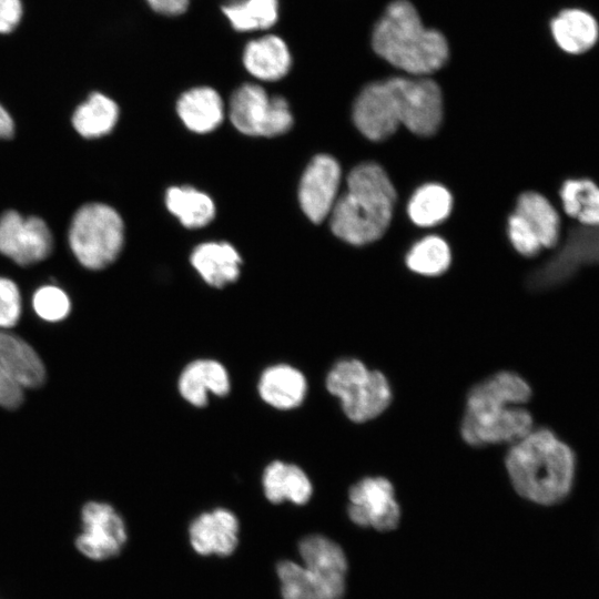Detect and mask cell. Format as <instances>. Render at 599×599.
Here are the masks:
<instances>
[{
    "label": "cell",
    "mask_w": 599,
    "mask_h": 599,
    "mask_svg": "<svg viewBox=\"0 0 599 599\" xmlns=\"http://www.w3.org/2000/svg\"><path fill=\"white\" fill-rule=\"evenodd\" d=\"M531 395L529 383L512 370L497 372L475 384L466 397L461 438L474 447L521 439L534 429L532 415L522 406Z\"/></svg>",
    "instance_id": "obj_1"
},
{
    "label": "cell",
    "mask_w": 599,
    "mask_h": 599,
    "mask_svg": "<svg viewBox=\"0 0 599 599\" xmlns=\"http://www.w3.org/2000/svg\"><path fill=\"white\" fill-rule=\"evenodd\" d=\"M505 466L514 489L522 498L550 506L570 493L576 476V454L549 428H534L511 444Z\"/></svg>",
    "instance_id": "obj_2"
},
{
    "label": "cell",
    "mask_w": 599,
    "mask_h": 599,
    "mask_svg": "<svg viewBox=\"0 0 599 599\" xmlns=\"http://www.w3.org/2000/svg\"><path fill=\"white\" fill-rule=\"evenodd\" d=\"M347 189L331 212L333 233L353 245L378 240L389 225L396 201L386 172L376 163H362L349 172Z\"/></svg>",
    "instance_id": "obj_3"
},
{
    "label": "cell",
    "mask_w": 599,
    "mask_h": 599,
    "mask_svg": "<svg viewBox=\"0 0 599 599\" xmlns=\"http://www.w3.org/2000/svg\"><path fill=\"white\" fill-rule=\"evenodd\" d=\"M374 51L390 64L412 74H427L448 59V43L435 29L423 26L407 0L390 2L374 27Z\"/></svg>",
    "instance_id": "obj_4"
},
{
    "label": "cell",
    "mask_w": 599,
    "mask_h": 599,
    "mask_svg": "<svg viewBox=\"0 0 599 599\" xmlns=\"http://www.w3.org/2000/svg\"><path fill=\"white\" fill-rule=\"evenodd\" d=\"M325 386L339 399L347 418L355 423L379 416L392 400L386 376L379 370L368 369L357 358L337 361L326 376Z\"/></svg>",
    "instance_id": "obj_5"
},
{
    "label": "cell",
    "mask_w": 599,
    "mask_h": 599,
    "mask_svg": "<svg viewBox=\"0 0 599 599\" xmlns=\"http://www.w3.org/2000/svg\"><path fill=\"white\" fill-rule=\"evenodd\" d=\"M124 225L120 214L103 203H88L74 214L69 243L77 260L87 268L102 270L120 254Z\"/></svg>",
    "instance_id": "obj_6"
},
{
    "label": "cell",
    "mask_w": 599,
    "mask_h": 599,
    "mask_svg": "<svg viewBox=\"0 0 599 599\" xmlns=\"http://www.w3.org/2000/svg\"><path fill=\"white\" fill-rule=\"evenodd\" d=\"M554 254L528 277L534 292L569 284L581 271L599 268V226H583L562 216V236Z\"/></svg>",
    "instance_id": "obj_7"
},
{
    "label": "cell",
    "mask_w": 599,
    "mask_h": 599,
    "mask_svg": "<svg viewBox=\"0 0 599 599\" xmlns=\"http://www.w3.org/2000/svg\"><path fill=\"white\" fill-rule=\"evenodd\" d=\"M229 113L233 125L246 135L275 136L293 125L287 101L281 95L270 97L254 83H244L233 92Z\"/></svg>",
    "instance_id": "obj_8"
},
{
    "label": "cell",
    "mask_w": 599,
    "mask_h": 599,
    "mask_svg": "<svg viewBox=\"0 0 599 599\" xmlns=\"http://www.w3.org/2000/svg\"><path fill=\"white\" fill-rule=\"evenodd\" d=\"M393 93L399 123L415 134H434L443 119L441 91L429 79L392 78L387 80Z\"/></svg>",
    "instance_id": "obj_9"
},
{
    "label": "cell",
    "mask_w": 599,
    "mask_h": 599,
    "mask_svg": "<svg viewBox=\"0 0 599 599\" xmlns=\"http://www.w3.org/2000/svg\"><path fill=\"white\" fill-rule=\"evenodd\" d=\"M348 499L347 512L354 524L378 531L397 527L400 509L388 479L380 476L362 478L349 488Z\"/></svg>",
    "instance_id": "obj_10"
},
{
    "label": "cell",
    "mask_w": 599,
    "mask_h": 599,
    "mask_svg": "<svg viewBox=\"0 0 599 599\" xmlns=\"http://www.w3.org/2000/svg\"><path fill=\"white\" fill-rule=\"evenodd\" d=\"M53 238L45 222L24 217L16 211L0 216V253L21 266L44 260L52 251Z\"/></svg>",
    "instance_id": "obj_11"
},
{
    "label": "cell",
    "mask_w": 599,
    "mask_h": 599,
    "mask_svg": "<svg viewBox=\"0 0 599 599\" xmlns=\"http://www.w3.org/2000/svg\"><path fill=\"white\" fill-rule=\"evenodd\" d=\"M83 531L75 546L81 554L92 560L115 557L126 541V529L122 517L106 504L89 501L81 512Z\"/></svg>",
    "instance_id": "obj_12"
},
{
    "label": "cell",
    "mask_w": 599,
    "mask_h": 599,
    "mask_svg": "<svg viewBox=\"0 0 599 599\" xmlns=\"http://www.w3.org/2000/svg\"><path fill=\"white\" fill-rule=\"evenodd\" d=\"M339 181V164L331 155L319 154L309 162L301 179L298 201L312 222L321 223L331 214Z\"/></svg>",
    "instance_id": "obj_13"
},
{
    "label": "cell",
    "mask_w": 599,
    "mask_h": 599,
    "mask_svg": "<svg viewBox=\"0 0 599 599\" xmlns=\"http://www.w3.org/2000/svg\"><path fill=\"white\" fill-rule=\"evenodd\" d=\"M353 120L362 134L373 141H382L396 131L399 120L387 80L369 83L361 91Z\"/></svg>",
    "instance_id": "obj_14"
},
{
    "label": "cell",
    "mask_w": 599,
    "mask_h": 599,
    "mask_svg": "<svg viewBox=\"0 0 599 599\" xmlns=\"http://www.w3.org/2000/svg\"><path fill=\"white\" fill-rule=\"evenodd\" d=\"M554 43L567 57L579 58L590 53L599 44V21L589 10L566 7L549 22Z\"/></svg>",
    "instance_id": "obj_15"
},
{
    "label": "cell",
    "mask_w": 599,
    "mask_h": 599,
    "mask_svg": "<svg viewBox=\"0 0 599 599\" xmlns=\"http://www.w3.org/2000/svg\"><path fill=\"white\" fill-rule=\"evenodd\" d=\"M240 524L236 516L216 508L197 516L190 525L192 548L200 555L230 556L238 544Z\"/></svg>",
    "instance_id": "obj_16"
},
{
    "label": "cell",
    "mask_w": 599,
    "mask_h": 599,
    "mask_svg": "<svg viewBox=\"0 0 599 599\" xmlns=\"http://www.w3.org/2000/svg\"><path fill=\"white\" fill-rule=\"evenodd\" d=\"M283 599H342L345 580L326 577L304 565L282 560L276 566Z\"/></svg>",
    "instance_id": "obj_17"
},
{
    "label": "cell",
    "mask_w": 599,
    "mask_h": 599,
    "mask_svg": "<svg viewBox=\"0 0 599 599\" xmlns=\"http://www.w3.org/2000/svg\"><path fill=\"white\" fill-rule=\"evenodd\" d=\"M180 395L195 407H204L210 394L225 396L231 389V379L224 365L215 359L201 358L189 363L177 380Z\"/></svg>",
    "instance_id": "obj_18"
},
{
    "label": "cell",
    "mask_w": 599,
    "mask_h": 599,
    "mask_svg": "<svg viewBox=\"0 0 599 599\" xmlns=\"http://www.w3.org/2000/svg\"><path fill=\"white\" fill-rule=\"evenodd\" d=\"M257 390L265 404L280 410H290L303 403L307 392V382L296 367L288 364H275L262 372Z\"/></svg>",
    "instance_id": "obj_19"
},
{
    "label": "cell",
    "mask_w": 599,
    "mask_h": 599,
    "mask_svg": "<svg viewBox=\"0 0 599 599\" xmlns=\"http://www.w3.org/2000/svg\"><path fill=\"white\" fill-rule=\"evenodd\" d=\"M0 368L23 388H35L45 379V368L38 353L24 339L0 328Z\"/></svg>",
    "instance_id": "obj_20"
},
{
    "label": "cell",
    "mask_w": 599,
    "mask_h": 599,
    "mask_svg": "<svg viewBox=\"0 0 599 599\" xmlns=\"http://www.w3.org/2000/svg\"><path fill=\"white\" fill-rule=\"evenodd\" d=\"M243 64L253 77L263 81H276L290 71L292 55L281 37L265 34L246 43Z\"/></svg>",
    "instance_id": "obj_21"
},
{
    "label": "cell",
    "mask_w": 599,
    "mask_h": 599,
    "mask_svg": "<svg viewBox=\"0 0 599 599\" xmlns=\"http://www.w3.org/2000/svg\"><path fill=\"white\" fill-rule=\"evenodd\" d=\"M514 212L529 223L544 250L554 251L558 247L562 236V214L544 193L535 190L520 193Z\"/></svg>",
    "instance_id": "obj_22"
},
{
    "label": "cell",
    "mask_w": 599,
    "mask_h": 599,
    "mask_svg": "<svg viewBox=\"0 0 599 599\" xmlns=\"http://www.w3.org/2000/svg\"><path fill=\"white\" fill-rule=\"evenodd\" d=\"M190 262L205 283L223 287L240 276L242 260L237 251L225 242H206L197 245Z\"/></svg>",
    "instance_id": "obj_23"
},
{
    "label": "cell",
    "mask_w": 599,
    "mask_h": 599,
    "mask_svg": "<svg viewBox=\"0 0 599 599\" xmlns=\"http://www.w3.org/2000/svg\"><path fill=\"white\" fill-rule=\"evenodd\" d=\"M262 486L265 497L273 504L288 500L295 505H304L313 493L306 473L297 465L283 460H274L265 467Z\"/></svg>",
    "instance_id": "obj_24"
},
{
    "label": "cell",
    "mask_w": 599,
    "mask_h": 599,
    "mask_svg": "<svg viewBox=\"0 0 599 599\" xmlns=\"http://www.w3.org/2000/svg\"><path fill=\"white\" fill-rule=\"evenodd\" d=\"M564 217L583 226H599V184L590 177H568L558 189Z\"/></svg>",
    "instance_id": "obj_25"
},
{
    "label": "cell",
    "mask_w": 599,
    "mask_h": 599,
    "mask_svg": "<svg viewBox=\"0 0 599 599\" xmlns=\"http://www.w3.org/2000/svg\"><path fill=\"white\" fill-rule=\"evenodd\" d=\"M176 110L185 126L196 133L215 130L224 116L223 101L210 87H197L184 92L177 101Z\"/></svg>",
    "instance_id": "obj_26"
},
{
    "label": "cell",
    "mask_w": 599,
    "mask_h": 599,
    "mask_svg": "<svg viewBox=\"0 0 599 599\" xmlns=\"http://www.w3.org/2000/svg\"><path fill=\"white\" fill-rule=\"evenodd\" d=\"M303 565L326 577L346 580L347 560L343 549L321 535L304 537L298 544Z\"/></svg>",
    "instance_id": "obj_27"
},
{
    "label": "cell",
    "mask_w": 599,
    "mask_h": 599,
    "mask_svg": "<svg viewBox=\"0 0 599 599\" xmlns=\"http://www.w3.org/2000/svg\"><path fill=\"white\" fill-rule=\"evenodd\" d=\"M167 210L189 229L207 225L215 215L213 200L191 186H172L165 193Z\"/></svg>",
    "instance_id": "obj_28"
},
{
    "label": "cell",
    "mask_w": 599,
    "mask_h": 599,
    "mask_svg": "<svg viewBox=\"0 0 599 599\" xmlns=\"http://www.w3.org/2000/svg\"><path fill=\"white\" fill-rule=\"evenodd\" d=\"M118 116L116 103L106 95L94 92L75 109L72 124L84 138H100L114 128Z\"/></svg>",
    "instance_id": "obj_29"
},
{
    "label": "cell",
    "mask_w": 599,
    "mask_h": 599,
    "mask_svg": "<svg viewBox=\"0 0 599 599\" xmlns=\"http://www.w3.org/2000/svg\"><path fill=\"white\" fill-rule=\"evenodd\" d=\"M278 0H229L222 12L238 32L266 30L278 19Z\"/></svg>",
    "instance_id": "obj_30"
},
{
    "label": "cell",
    "mask_w": 599,
    "mask_h": 599,
    "mask_svg": "<svg viewBox=\"0 0 599 599\" xmlns=\"http://www.w3.org/2000/svg\"><path fill=\"white\" fill-rule=\"evenodd\" d=\"M453 199L449 191L439 184H425L413 194L408 203V215L419 226H433L443 222L450 213Z\"/></svg>",
    "instance_id": "obj_31"
},
{
    "label": "cell",
    "mask_w": 599,
    "mask_h": 599,
    "mask_svg": "<svg viewBox=\"0 0 599 599\" xmlns=\"http://www.w3.org/2000/svg\"><path fill=\"white\" fill-rule=\"evenodd\" d=\"M451 255L447 243L439 236L430 235L417 242L406 256L409 270L426 276L444 273L450 264Z\"/></svg>",
    "instance_id": "obj_32"
},
{
    "label": "cell",
    "mask_w": 599,
    "mask_h": 599,
    "mask_svg": "<svg viewBox=\"0 0 599 599\" xmlns=\"http://www.w3.org/2000/svg\"><path fill=\"white\" fill-rule=\"evenodd\" d=\"M32 306L39 317L48 322H59L71 311V302L63 290L55 285H44L35 291Z\"/></svg>",
    "instance_id": "obj_33"
},
{
    "label": "cell",
    "mask_w": 599,
    "mask_h": 599,
    "mask_svg": "<svg viewBox=\"0 0 599 599\" xmlns=\"http://www.w3.org/2000/svg\"><path fill=\"white\" fill-rule=\"evenodd\" d=\"M508 236L512 247L524 257H536L544 251L536 232L529 223L516 212H512L508 219Z\"/></svg>",
    "instance_id": "obj_34"
},
{
    "label": "cell",
    "mask_w": 599,
    "mask_h": 599,
    "mask_svg": "<svg viewBox=\"0 0 599 599\" xmlns=\"http://www.w3.org/2000/svg\"><path fill=\"white\" fill-rule=\"evenodd\" d=\"M20 314L21 296L17 284L10 278L0 277V328L13 327Z\"/></svg>",
    "instance_id": "obj_35"
},
{
    "label": "cell",
    "mask_w": 599,
    "mask_h": 599,
    "mask_svg": "<svg viewBox=\"0 0 599 599\" xmlns=\"http://www.w3.org/2000/svg\"><path fill=\"white\" fill-rule=\"evenodd\" d=\"M23 402V387L0 368V406L16 409Z\"/></svg>",
    "instance_id": "obj_36"
},
{
    "label": "cell",
    "mask_w": 599,
    "mask_h": 599,
    "mask_svg": "<svg viewBox=\"0 0 599 599\" xmlns=\"http://www.w3.org/2000/svg\"><path fill=\"white\" fill-rule=\"evenodd\" d=\"M22 16L20 0H0V33L11 32Z\"/></svg>",
    "instance_id": "obj_37"
},
{
    "label": "cell",
    "mask_w": 599,
    "mask_h": 599,
    "mask_svg": "<svg viewBox=\"0 0 599 599\" xmlns=\"http://www.w3.org/2000/svg\"><path fill=\"white\" fill-rule=\"evenodd\" d=\"M149 7L156 13L166 17L183 14L189 8V0H145Z\"/></svg>",
    "instance_id": "obj_38"
},
{
    "label": "cell",
    "mask_w": 599,
    "mask_h": 599,
    "mask_svg": "<svg viewBox=\"0 0 599 599\" xmlns=\"http://www.w3.org/2000/svg\"><path fill=\"white\" fill-rule=\"evenodd\" d=\"M14 124L8 111L0 104V139H9L13 135Z\"/></svg>",
    "instance_id": "obj_39"
}]
</instances>
